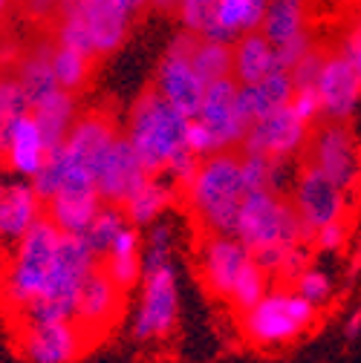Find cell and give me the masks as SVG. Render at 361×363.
<instances>
[{
	"mask_svg": "<svg viewBox=\"0 0 361 363\" xmlns=\"http://www.w3.org/2000/svg\"><path fill=\"white\" fill-rule=\"evenodd\" d=\"M179 196L205 234H235L240 208L249 196L243 179V153L220 150L205 156L191 185Z\"/></svg>",
	"mask_w": 361,
	"mask_h": 363,
	"instance_id": "6da1fadb",
	"label": "cell"
},
{
	"mask_svg": "<svg viewBox=\"0 0 361 363\" xmlns=\"http://www.w3.org/2000/svg\"><path fill=\"white\" fill-rule=\"evenodd\" d=\"M197 268L205 289L237 314L252 308L272 280L235 234H205L197 248Z\"/></svg>",
	"mask_w": 361,
	"mask_h": 363,
	"instance_id": "7a4b0ae2",
	"label": "cell"
},
{
	"mask_svg": "<svg viewBox=\"0 0 361 363\" xmlns=\"http://www.w3.org/2000/svg\"><path fill=\"white\" fill-rule=\"evenodd\" d=\"M191 116H185L179 107H173L156 86L133 101L124 124V135L139 153L142 164L151 170V176H162L168 162L185 150V133H188Z\"/></svg>",
	"mask_w": 361,
	"mask_h": 363,
	"instance_id": "3957f363",
	"label": "cell"
},
{
	"mask_svg": "<svg viewBox=\"0 0 361 363\" xmlns=\"http://www.w3.org/2000/svg\"><path fill=\"white\" fill-rule=\"evenodd\" d=\"M133 15L113 0H61L53 40L90 58L113 55L130 35Z\"/></svg>",
	"mask_w": 361,
	"mask_h": 363,
	"instance_id": "277c9868",
	"label": "cell"
},
{
	"mask_svg": "<svg viewBox=\"0 0 361 363\" xmlns=\"http://www.w3.org/2000/svg\"><path fill=\"white\" fill-rule=\"evenodd\" d=\"M99 259L102 257L93 251V245H90L84 237L61 234L47 286H43V291L15 317L12 323H21V320H29V323L72 320L75 306H78V291H81L87 274L99 265Z\"/></svg>",
	"mask_w": 361,
	"mask_h": 363,
	"instance_id": "5b68a950",
	"label": "cell"
},
{
	"mask_svg": "<svg viewBox=\"0 0 361 363\" xmlns=\"http://www.w3.org/2000/svg\"><path fill=\"white\" fill-rule=\"evenodd\" d=\"M58 242H61V231L55 228L53 219L43 216L12 248V257L4 268V274H0V306H4V311L12 320L47 286Z\"/></svg>",
	"mask_w": 361,
	"mask_h": 363,
	"instance_id": "8992f818",
	"label": "cell"
},
{
	"mask_svg": "<svg viewBox=\"0 0 361 363\" xmlns=\"http://www.w3.org/2000/svg\"><path fill=\"white\" fill-rule=\"evenodd\" d=\"M318 320V306H312L286 286L269 289L252 308L240 311V332L254 349H284L306 335Z\"/></svg>",
	"mask_w": 361,
	"mask_h": 363,
	"instance_id": "52a82bcc",
	"label": "cell"
},
{
	"mask_svg": "<svg viewBox=\"0 0 361 363\" xmlns=\"http://www.w3.org/2000/svg\"><path fill=\"white\" fill-rule=\"evenodd\" d=\"M142 259L145 274L133 314V337L139 343H165L179 320V274L168 251H145Z\"/></svg>",
	"mask_w": 361,
	"mask_h": 363,
	"instance_id": "ba28073f",
	"label": "cell"
},
{
	"mask_svg": "<svg viewBox=\"0 0 361 363\" xmlns=\"http://www.w3.org/2000/svg\"><path fill=\"white\" fill-rule=\"evenodd\" d=\"M235 237L252 254L272 245L309 242L292 199H286L281 191H252L240 208Z\"/></svg>",
	"mask_w": 361,
	"mask_h": 363,
	"instance_id": "9c48e42d",
	"label": "cell"
},
{
	"mask_svg": "<svg viewBox=\"0 0 361 363\" xmlns=\"http://www.w3.org/2000/svg\"><path fill=\"white\" fill-rule=\"evenodd\" d=\"M306 164L318 167L324 176H330L338 188L352 194L361 182V153L355 133L347 127V121H327L309 135L306 145Z\"/></svg>",
	"mask_w": 361,
	"mask_h": 363,
	"instance_id": "30bf717a",
	"label": "cell"
},
{
	"mask_svg": "<svg viewBox=\"0 0 361 363\" xmlns=\"http://www.w3.org/2000/svg\"><path fill=\"white\" fill-rule=\"evenodd\" d=\"M191 47H194L191 32H183L179 38L171 40V47L165 50L159 69H156V89L173 107H179L185 116L194 118L200 113L208 81L197 72L194 58H191Z\"/></svg>",
	"mask_w": 361,
	"mask_h": 363,
	"instance_id": "8fae6325",
	"label": "cell"
},
{
	"mask_svg": "<svg viewBox=\"0 0 361 363\" xmlns=\"http://www.w3.org/2000/svg\"><path fill=\"white\" fill-rule=\"evenodd\" d=\"M292 205L301 216V225L306 231V240H312V234L324 228L330 222L347 219V208H350V194L344 188H338L330 176H324L318 167L306 164L292 188Z\"/></svg>",
	"mask_w": 361,
	"mask_h": 363,
	"instance_id": "7c38bea8",
	"label": "cell"
},
{
	"mask_svg": "<svg viewBox=\"0 0 361 363\" xmlns=\"http://www.w3.org/2000/svg\"><path fill=\"white\" fill-rule=\"evenodd\" d=\"M102 205H104V199L96 188V176L87 167H78L70 162L64 185L47 202V219L55 222V228L61 234L84 237L87 228L93 225L96 213L102 211Z\"/></svg>",
	"mask_w": 361,
	"mask_h": 363,
	"instance_id": "4fadbf2b",
	"label": "cell"
},
{
	"mask_svg": "<svg viewBox=\"0 0 361 363\" xmlns=\"http://www.w3.org/2000/svg\"><path fill=\"white\" fill-rule=\"evenodd\" d=\"M15 343L26 363H75L90 340L72 320L15 323Z\"/></svg>",
	"mask_w": 361,
	"mask_h": 363,
	"instance_id": "5bb4252c",
	"label": "cell"
},
{
	"mask_svg": "<svg viewBox=\"0 0 361 363\" xmlns=\"http://www.w3.org/2000/svg\"><path fill=\"white\" fill-rule=\"evenodd\" d=\"M309 124L295 116V110L286 104L275 113H269L249 124V133L240 145L243 153H260L278 162H289L309 145Z\"/></svg>",
	"mask_w": 361,
	"mask_h": 363,
	"instance_id": "9a60e30c",
	"label": "cell"
},
{
	"mask_svg": "<svg viewBox=\"0 0 361 363\" xmlns=\"http://www.w3.org/2000/svg\"><path fill=\"white\" fill-rule=\"evenodd\" d=\"M124 294L102 265H96L87 274L81 291H78V306H75V317L72 323L84 332V337L90 343H99L122 317V306H124Z\"/></svg>",
	"mask_w": 361,
	"mask_h": 363,
	"instance_id": "2e32d148",
	"label": "cell"
},
{
	"mask_svg": "<svg viewBox=\"0 0 361 363\" xmlns=\"http://www.w3.org/2000/svg\"><path fill=\"white\" fill-rule=\"evenodd\" d=\"M203 124H208L217 133V142L222 150H235L243 145L249 121L240 113V84L235 75L229 78H217L205 86V96L200 104V113L194 116Z\"/></svg>",
	"mask_w": 361,
	"mask_h": 363,
	"instance_id": "e0dca14e",
	"label": "cell"
},
{
	"mask_svg": "<svg viewBox=\"0 0 361 363\" xmlns=\"http://www.w3.org/2000/svg\"><path fill=\"white\" fill-rule=\"evenodd\" d=\"M151 179V170L142 164L139 153L133 150L127 135L122 133L113 147L96 167V188L107 205H124Z\"/></svg>",
	"mask_w": 361,
	"mask_h": 363,
	"instance_id": "ac0fdd59",
	"label": "cell"
},
{
	"mask_svg": "<svg viewBox=\"0 0 361 363\" xmlns=\"http://www.w3.org/2000/svg\"><path fill=\"white\" fill-rule=\"evenodd\" d=\"M315 93L327 121H347L361 104V72L344 52H327Z\"/></svg>",
	"mask_w": 361,
	"mask_h": 363,
	"instance_id": "d6986e66",
	"label": "cell"
},
{
	"mask_svg": "<svg viewBox=\"0 0 361 363\" xmlns=\"http://www.w3.org/2000/svg\"><path fill=\"white\" fill-rule=\"evenodd\" d=\"M122 135L119 124L107 116V113H81L72 124V130L64 139V150L70 156L72 164L87 167L96 176L99 162L104 159V153L113 147V142Z\"/></svg>",
	"mask_w": 361,
	"mask_h": 363,
	"instance_id": "ffe728a7",
	"label": "cell"
},
{
	"mask_svg": "<svg viewBox=\"0 0 361 363\" xmlns=\"http://www.w3.org/2000/svg\"><path fill=\"white\" fill-rule=\"evenodd\" d=\"M43 216H47V205L32 188V182H9L4 188V196H0V245L15 248Z\"/></svg>",
	"mask_w": 361,
	"mask_h": 363,
	"instance_id": "44dd1931",
	"label": "cell"
},
{
	"mask_svg": "<svg viewBox=\"0 0 361 363\" xmlns=\"http://www.w3.org/2000/svg\"><path fill=\"white\" fill-rule=\"evenodd\" d=\"M50 150H53V147H50V142H47V135L41 133L35 116L26 113V116L15 124V130H12V139H9V147H6L4 162H6V167H9L15 176L32 179V176L43 167V162H47Z\"/></svg>",
	"mask_w": 361,
	"mask_h": 363,
	"instance_id": "7402d4cb",
	"label": "cell"
},
{
	"mask_svg": "<svg viewBox=\"0 0 361 363\" xmlns=\"http://www.w3.org/2000/svg\"><path fill=\"white\" fill-rule=\"evenodd\" d=\"M232 55H235L232 75L237 78V84H254V81H263L266 75L281 69L278 47L260 29L240 35L232 43Z\"/></svg>",
	"mask_w": 361,
	"mask_h": 363,
	"instance_id": "603a6c76",
	"label": "cell"
},
{
	"mask_svg": "<svg viewBox=\"0 0 361 363\" xmlns=\"http://www.w3.org/2000/svg\"><path fill=\"white\" fill-rule=\"evenodd\" d=\"M53 52H55V40H38L35 47L21 52L15 61L18 64L15 75H18L21 86L26 89L29 104H38L41 99H47L55 89H61L55 69H53Z\"/></svg>",
	"mask_w": 361,
	"mask_h": 363,
	"instance_id": "cb8c5ba5",
	"label": "cell"
},
{
	"mask_svg": "<svg viewBox=\"0 0 361 363\" xmlns=\"http://www.w3.org/2000/svg\"><path fill=\"white\" fill-rule=\"evenodd\" d=\"M266 9H269V0H217L214 23L203 38L235 43L240 35L263 26Z\"/></svg>",
	"mask_w": 361,
	"mask_h": 363,
	"instance_id": "d4e9b609",
	"label": "cell"
},
{
	"mask_svg": "<svg viewBox=\"0 0 361 363\" xmlns=\"http://www.w3.org/2000/svg\"><path fill=\"white\" fill-rule=\"evenodd\" d=\"M292 96H295L292 75L286 69H278L272 75H266L263 81L240 84V113L252 124V121H257L269 113L286 107L292 101Z\"/></svg>",
	"mask_w": 361,
	"mask_h": 363,
	"instance_id": "484cf974",
	"label": "cell"
},
{
	"mask_svg": "<svg viewBox=\"0 0 361 363\" xmlns=\"http://www.w3.org/2000/svg\"><path fill=\"white\" fill-rule=\"evenodd\" d=\"M176 196H179V188L168 176H151L122 208H124L130 225L142 228V225H153L156 219H162V213L176 202Z\"/></svg>",
	"mask_w": 361,
	"mask_h": 363,
	"instance_id": "4316f807",
	"label": "cell"
},
{
	"mask_svg": "<svg viewBox=\"0 0 361 363\" xmlns=\"http://www.w3.org/2000/svg\"><path fill=\"white\" fill-rule=\"evenodd\" d=\"M32 116H35L41 133L47 135L50 147H58V145H64L67 133L72 130V124L81 113H78V104H75L72 93H67V89H55L53 96L32 104Z\"/></svg>",
	"mask_w": 361,
	"mask_h": 363,
	"instance_id": "83f0119b",
	"label": "cell"
},
{
	"mask_svg": "<svg viewBox=\"0 0 361 363\" xmlns=\"http://www.w3.org/2000/svg\"><path fill=\"white\" fill-rule=\"evenodd\" d=\"M306 23H309V0H269L260 32L275 47H284V43L309 32Z\"/></svg>",
	"mask_w": 361,
	"mask_h": 363,
	"instance_id": "f1b7e54d",
	"label": "cell"
},
{
	"mask_svg": "<svg viewBox=\"0 0 361 363\" xmlns=\"http://www.w3.org/2000/svg\"><path fill=\"white\" fill-rule=\"evenodd\" d=\"M26 113H32V104H29V96L21 86L18 75L15 72H0V162H4V156H6L15 124Z\"/></svg>",
	"mask_w": 361,
	"mask_h": 363,
	"instance_id": "f546056e",
	"label": "cell"
},
{
	"mask_svg": "<svg viewBox=\"0 0 361 363\" xmlns=\"http://www.w3.org/2000/svg\"><path fill=\"white\" fill-rule=\"evenodd\" d=\"M191 58L197 72L211 84L217 78H229L232 67H235V55H232V43L225 40H211L203 35H194V47H191Z\"/></svg>",
	"mask_w": 361,
	"mask_h": 363,
	"instance_id": "4dcf8cb0",
	"label": "cell"
},
{
	"mask_svg": "<svg viewBox=\"0 0 361 363\" xmlns=\"http://www.w3.org/2000/svg\"><path fill=\"white\" fill-rule=\"evenodd\" d=\"M93 61L78 50H70V47H58L55 43V52H53V69H55V78H58V86L67 89V93H81V89L90 84L93 78Z\"/></svg>",
	"mask_w": 361,
	"mask_h": 363,
	"instance_id": "1f68e13d",
	"label": "cell"
},
{
	"mask_svg": "<svg viewBox=\"0 0 361 363\" xmlns=\"http://www.w3.org/2000/svg\"><path fill=\"white\" fill-rule=\"evenodd\" d=\"M130 225V219H127V213H124V208L122 205H102V211L96 213V219H93V225L87 228V234H84V240L93 245V251L99 254V257H104L107 251H110V242L116 240V234L122 231V228H127Z\"/></svg>",
	"mask_w": 361,
	"mask_h": 363,
	"instance_id": "d6a6232c",
	"label": "cell"
},
{
	"mask_svg": "<svg viewBox=\"0 0 361 363\" xmlns=\"http://www.w3.org/2000/svg\"><path fill=\"white\" fill-rule=\"evenodd\" d=\"M284 164L286 162L269 159V156H260V153H243V179H246L249 194L252 191H281Z\"/></svg>",
	"mask_w": 361,
	"mask_h": 363,
	"instance_id": "836d02e7",
	"label": "cell"
},
{
	"mask_svg": "<svg viewBox=\"0 0 361 363\" xmlns=\"http://www.w3.org/2000/svg\"><path fill=\"white\" fill-rule=\"evenodd\" d=\"M67 170H70V156H67L64 145H58V147L50 150V156H47V162H43V167L29 179L32 188L38 191V196L43 199V205H47V202L58 194V188L64 185V179H67Z\"/></svg>",
	"mask_w": 361,
	"mask_h": 363,
	"instance_id": "e575fe53",
	"label": "cell"
},
{
	"mask_svg": "<svg viewBox=\"0 0 361 363\" xmlns=\"http://www.w3.org/2000/svg\"><path fill=\"white\" fill-rule=\"evenodd\" d=\"M102 268L107 271V277L122 291H130V289H136L142 283L145 259H142V254H107Z\"/></svg>",
	"mask_w": 361,
	"mask_h": 363,
	"instance_id": "d590c367",
	"label": "cell"
},
{
	"mask_svg": "<svg viewBox=\"0 0 361 363\" xmlns=\"http://www.w3.org/2000/svg\"><path fill=\"white\" fill-rule=\"evenodd\" d=\"M292 286H295V291L301 297H306L312 306H318V308H324L333 300V280H330V274H327L324 268L306 265Z\"/></svg>",
	"mask_w": 361,
	"mask_h": 363,
	"instance_id": "8d00e7d4",
	"label": "cell"
},
{
	"mask_svg": "<svg viewBox=\"0 0 361 363\" xmlns=\"http://www.w3.org/2000/svg\"><path fill=\"white\" fill-rule=\"evenodd\" d=\"M214 9H217V0H179L176 18L185 32L205 35L214 23Z\"/></svg>",
	"mask_w": 361,
	"mask_h": 363,
	"instance_id": "74e56055",
	"label": "cell"
},
{
	"mask_svg": "<svg viewBox=\"0 0 361 363\" xmlns=\"http://www.w3.org/2000/svg\"><path fill=\"white\" fill-rule=\"evenodd\" d=\"M185 147H188L194 156H200V159L214 156V153H220V150H222V147H220V142H217V133H214L208 124H203L200 118H191V121H188Z\"/></svg>",
	"mask_w": 361,
	"mask_h": 363,
	"instance_id": "f35d334b",
	"label": "cell"
},
{
	"mask_svg": "<svg viewBox=\"0 0 361 363\" xmlns=\"http://www.w3.org/2000/svg\"><path fill=\"white\" fill-rule=\"evenodd\" d=\"M200 156H194L188 147L185 150H179L171 162H168V167H165V173L162 176H168L171 182H173V185L179 188V194H183L188 185H191V179L197 176V167H200Z\"/></svg>",
	"mask_w": 361,
	"mask_h": 363,
	"instance_id": "ab89813d",
	"label": "cell"
},
{
	"mask_svg": "<svg viewBox=\"0 0 361 363\" xmlns=\"http://www.w3.org/2000/svg\"><path fill=\"white\" fill-rule=\"evenodd\" d=\"M324 61H327V52H324V50H318V47L309 50V52L289 69L295 89H301V86H315V84H318V75H321V69H324Z\"/></svg>",
	"mask_w": 361,
	"mask_h": 363,
	"instance_id": "60d3db41",
	"label": "cell"
},
{
	"mask_svg": "<svg viewBox=\"0 0 361 363\" xmlns=\"http://www.w3.org/2000/svg\"><path fill=\"white\" fill-rule=\"evenodd\" d=\"M289 107H292L295 116H298L301 121H306L309 127L318 121V118H324V113H321V99H318V93H315V86H301V89H295Z\"/></svg>",
	"mask_w": 361,
	"mask_h": 363,
	"instance_id": "b9f144b4",
	"label": "cell"
},
{
	"mask_svg": "<svg viewBox=\"0 0 361 363\" xmlns=\"http://www.w3.org/2000/svg\"><path fill=\"white\" fill-rule=\"evenodd\" d=\"M347 237H350V228H347V219H338V222H330L324 228H318L312 234V245L318 251H341L347 245Z\"/></svg>",
	"mask_w": 361,
	"mask_h": 363,
	"instance_id": "7bdbcfd3",
	"label": "cell"
},
{
	"mask_svg": "<svg viewBox=\"0 0 361 363\" xmlns=\"http://www.w3.org/2000/svg\"><path fill=\"white\" fill-rule=\"evenodd\" d=\"M309 50H315V40H312L309 32L301 35V38H295V40H289V43H284V47H278V64H281V69L289 72Z\"/></svg>",
	"mask_w": 361,
	"mask_h": 363,
	"instance_id": "ee69618b",
	"label": "cell"
},
{
	"mask_svg": "<svg viewBox=\"0 0 361 363\" xmlns=\"http://www.w3.org/2000/svg\"><path fill=\"white\" fill-rule=\"evenodd\" d=\"M145 251H168V254H173V228L168 222L156 219L153 225H148V248Z\"/></svg>",
	"mask_w": 361,
	"mask_h": 363,
	"instance_id": "f6af8a7d",
	"label": "cell"
},
{
	"mask_svg": "<svg viewBox=\"0 0 361 363\" xmlns=\"http://www.w3.org/2000/svg\"><path fill=\"white\" fill-rule=\"evenodd\" d=\"M23 6L32 18L38 21H47V18H55L58 9H61V0H23Z\"/></svg>",
	"mask_w": 361,
	"mask_h": 363,
	"instance_id": "bcb514c9",
	"label": "cell"
},
{
	"mask_svg": "<svg viewBox=\"0 0 361 363\" xmlns=\"http://www.w3.org/2000/svg\"><path fill=\"white\" fill-rule=\"evenodd\" d=\"M352 64H355V69L361 72V32L358 29H352L350 35H347V40H344V50H341Z\"/></svg>",
	"mask_w": 361,
	"mask_h": 363,
	"instance_id": "7dc6e473",
	"label": "cell"
},
{
	"mask_svg": "<svg viewBox=\"0 0 361 363\" xmlns=\"http://www.w3.org/2000/svg\"><path fill=\"white\" fill-rule=\"evenodd\" d=\"M344 335L347 340H355L361 335V308H355L350 317H347V326H344Z\"/></svg>",
	"mask_w": 361,
	"mask_h": 363,
	"instance_id": "c3c4849f",
	"label": "cell"
},
{
	"mask_svg": "<svg viewBox=\"0 0 361 363\" xmlns=\"http://www.w3.org/2000/svg\"><path fill=\"white\" fill-rule=\"evenodd\" d=\"M113 4H116V6H122L124 12H130L133 18H136L145 6H151V0H113Z\"/></svg>",
	"mask_w": 361,
	"mask_h": 363,
	"instance_id": "681fc988",
	"label": "cell"
},
{
	"mask_svg": "<svg viewBox=\"0 0 361 363\" xmlns=\"http://www.w3.org/2000/svg\"><path fill=\"white\" fill-rule=\"evenodd\" d=\"M151 6L156 12H162V15H171V12L179 9V0H151Z\"/></svg>",
	"mask_w": 361,
	"mask_h": 363,
	"instance_id": "f907efd6",
	"label": "cell"
},
{
	"mask_svg": "<svg viewBox=\"0 0 361 363\" xmlns=\"http://www.w3.org/2000/svg\"><path fill=\"white\" fill-rule=\"evenodd\" d=\"M12 4H15V0H0V18H4L12 9Z\"/></svg>",
	"mask_w": 361,
	"mask_h": 363,
	"instance_id": "816d5d0a",
	"label": "cell"
},
{
	"mask_svg": "<svg viewBox=\"0 0 361 363\" xmlns=\"http://www.w3.org/2000/svg\"><path fill=\"white\" fill-rule=\"evenodd\" d=\"M4 188H6V185H4V182H0V196H4Z\"/></svg>",
	"mask_w": 361,
	"mask_h": 363,
	"instance_id": "f5cc1de1",
	"label": "cell"
},
{
	"mask_svg": "<svg viewBox=\"0 0 361 363\" xmlns=\"http://www.w3.org/2000/svg\"><path fill=\"white\" fill-rule=\"evenodd\" d=\"M355 29H358V32H361V18H358V23H355Z\"/></svg>",
	"mask_w": 361,
	"mask_h": 363,
	"instance_id": "db71d44e",
	"label": "cell"
}]
</instances>
